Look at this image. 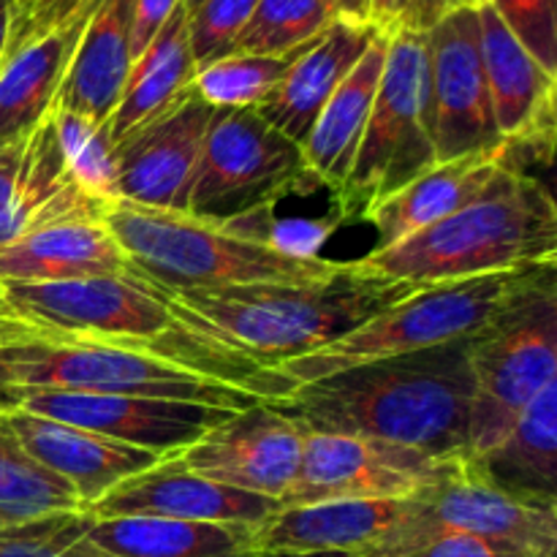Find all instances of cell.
Returning <instances> with one entry per match:
<instances>
[{
    "label": "cell",
    "mask_w": 557,
    "mask_h": 557,
    "mask_svg": "<svg viewBox=\"0 0 557 557\" xmlns=\"http://www.w3.org/2000/svg\"><path fill=\"white\" fill-rule=\"evenodd\" d=\"M462 462L522 504L557 506V381L539 392L498 444Z\"/></svg>",
    "instance_id": "d4e9b609"
},
{
    "label": "cell",
    "mask_w": 557,
    "mask_h": 557,
    "mask_svg": "<svg viewBox=\"0 0 557 557\" xmlns=\"http://www.w3.org/2000/svg\"><path fill=\"white\" fill-rule=\"evenodd\" d=\"M3 413L27 455L54 476L69 482L71 490L79 495L82 509H90L120 482L150 471L163 460L147 449H136L107 435L90 433V430L74 428L58 419L38 417L22 408H11Z\"/></svg>",
    "instance_id": "ffe728a7"
},
{
    "label": "cell",
    "mask_w": 557,
    "mask_h": 557,
    "mask_svg": "<svg viewBox=\"0 0 557 557\" xmlns=\"http://www.w3.org/2000/svg\"><path fill=\"white\" fill-rule=\"evenodd\" d=\"M337 20V0H259L232 52L288 54Z\"/></svg>",
    "instance_id": "1f68e13d"
},
{
    "label": "cell",
    "mask_w": 557,
    "mask_h": 557,
    "mask_svg": "<svg viewBox=\"0 0 557 557\" xmlns=\"http://www.w3.org/2000/svg\"><path fill=\"white\" fill-rule=\"evenodd\" d=\"M337 16L357 25H368V0H337Z\"/></svg>",
    "instance_id": "ee69618b"
},
{
    "label": "cell",
    "mask_w": 557,
    "mask_h": 557,
    "mask_svg": "<svg viewBox=\"0 0 557 557\" xmlns=\"http://www.w3.org/2000/svg\"><path fill=\"white\" fill-rule=\"evenodd\" d=\"M11 408H16L14 397H11L9 392H5L3 386H0V411H11Z\"/></svg>",
    "instance_id": "7dc6e473"
},
{
    "label": "cell",
    "mask_w": 557,
    "mask_h": 557,
    "mask_svg": "<svg viewBox=\"0 0 557 557\" xmlns=\"http://www.w3.org/2000/svg\"><path fill=\"white\" fill-rule=\"evenodd\" d=\"M446 533L498 539L539 557H555L557 506H533L490 487L466 462L408 498V511L375 557H406Z\"/></svg>",
    "instance_id": "8fae6325"
},
{
    "label": "cell",
    "mask_w": 557,
    "mask_h": 557,
    "mask_svg": "<svg viewBox=\"0 0 557 557\" xmlns=\"http://www.w3.org/2000/svg\"><path fill=\"white\" fill-rule=\"evenodd\" d=\"M270 212L272 210L253 212V215L223 223L221 228H226L234 237L281 250V253L299 256V259H315V256H321L326 239L343 226L335 212H332V218H315V221H275Z\"/></svg>",
    "instance_id": "d590c367"
},
{
    "label": "cell",
    "mask_w": 557,
    "mask_h": 557,
    "mask_svg": "<svg viewBox=\"0 0 557 557\" xmlns=\"http://www.w3.org/2000/svg\"><path fill=\"white\" fill-rule=\"evenodd\" d=\"M54 128H58L60 147H63L69 172L87 194L98 199L114 201V177H117V158L114 145L109 139L107 125L90 123L71 112H52Z\"/></svg>",
    "instance_id": "836d02e7"
},
{
    "label": "cell",
    "mask_w": 557,
    "mask_h": 557,
    "mask_svg": "<svg viewBox=\"0 0 557 557\" xmlns=\"http://www.w3.org/2000/svg\"><path fill=\"white\" fill-rule=\"evenodd\" d=\"M96 3L98 0H20L16 5H11L9 44H5L3 58L47 33L69 25L76 16L87 14Z\"/></svg>",
    "instance_id": "f35d334b"
},
{
    "label": "cell",
    "mask_w": 557,
    "mask_h": 557,
    "mask_svg": "<svg viewBox=\"0 0 557 557\" xmlns=\"http://www.w3.org/2000/svg\"><path fill=\"white\" fill-rule=\"evenodd\" d=\"M302 49L288 54L232 52L207 69L196 71L194 90L215 109H256L281 85Z\"/></svg>",
    "instance_id": "d6a6232c"
},
{
    "label": "cell",
    "mask_w": 557,
    "mask_h": 557,
    "mask_svg": "<svg viewBox=\"0 0 557 557\" xmlns=\"http://www.w3.org/2000/svg\"><path fill=\"white\" fill-rule=\"evenodd\" d=\"M9 25H11V0H0V63H3L5 44H9Z\"/></svg>",
    "instance_id": "f6af8a7d"
},
{
    "label": "cell",
    "mask_w": 557,
    "mask_h": 557,
    "mask_svg": "<svg viewBox=\"0 0 557 557\" xmlns=\"http://www.w3.org/2000/svg\"><path fill=\"white\" fill-rule=\"evenodd\" d=\"M476 16L493 120L509 163L515 169L549 163L555 150L557 76L522 47L487 0H476Z\"/></svg>",
    "instance_id": "9a60e30c"
},
{
    "label": "cell",
    "mask_w": 557,
    "mask_h": 557,
    "mask_svg": "<svg viewBox=\"0 0 557 557\" xmlns=\"http://www.w3.org/2000/svg\"><path fill=\"white\" fill-rule=\"evenodd\" d=\"M261 557H359V555H346V553H308V555H292V553H272Z\"/></svg>",
    "instance_id": "bcb514c9"
},
{
    "label": "cell",
    "mask_w": 557,
    "mask_h": 557,
    "mask_svg": "<svg viewBox=\"0 0 557 557\" xmlns=\"http://www.w3.org/2000/svg\"><path fill=\"white\" fill-rule=\"evenodd\" d=\"M411 0H368V25L381 36H392L403 27Z\"/></svg>",
    "instance_id": "7bdbcfd3"
},
{
    "label": "cell",
    "mask_w": 557,
    "mask_h": 557,
    "mask_svg": "<svg viewBox=\"0 0 557 557\" xmlns=\"http://www.w3.org/2000/svg\"><path fill=\"white\" fill-rule=\"evenodd\" d=\"M275 403L310 433L359 435L462 460L473 403L468 341L341 370Z\"/></svg>",
    "instance_id": "3957f363"
},
{
    "label": "cell",
    "mask_w": 557,
    "mask_h": 557,
    "mask_svg": "<svg viewBox=\"0 0 557 557\" xmlns=\"http://www.w3.org/2000/svg\"><path fill=\"white\" fill-rule=\"evenodd\" d=\"M430 123V44L428 33L400 27L386 36V60L373 109L346 183L335 199L341 223L364 218L435 166Z\"/></svg>",
    "instance_id": "52a82bcc"
},
{
    "label": "cell",
    "mask_w": 557,
    "mask_h": 557,
    "mask_svg": "<svg viewBox=\"0 0 557 557\" xmlns=\"http://www.w3.org/2000/svg\"><path fill=\"white\" fill-rule=\"evenodd\" d=\"M509 158L500 152H484V156H466L457 161L435 163L413 183L397 190L386 201H381L364 223L375 228V248L386 250L400 245L403 239L435 226L438 221L449 218L468 201L476 199L484 185L495 177Z\"/></svg>",
    "instance_id": "484cf974"
},
{
    "label": "cell",
    "mask_w": 557,
    "mask_h": 557,
    "mask_svg": "<svg viewBox=\"0 0 557 557\" xmlns=\"http://www.w3.org/2000/svg\"><path fill=\"white\" fill-rule=\"evenodd\" d=\"M302 444L305 428L297 419L277 403H256L172 457L196 476L281 504L297 479Z\"/></svg>",
    "instance_id": "5bb4252c"
},
{
    "label": "cell",
    "mask_w": 557,
    "mask_h": 557,
    "mask_svg": "<svg viewBox=\"0 0 557 557\" xmlns=\"http://www.w3.org/2000/svg\"><path fill=\"white\" fill-rule=\"evenodd\" d=\"M259 0H201L188 11V44L196 71L232 54Z\"/></svg>",
    "instance_id": "8d00e7d4"
},
{
    "label": "cell",
    "mask_w": 557,
    "mask_h": 557,
    "mask_svg": "<svg viewBox=\"0 0 557 557\" xmlns=\"http://www.w3.org/2000/svg\"><path fill=\"white\" fill-rule=\"evenodd\" d=\"M419 292L346 261L341 272L313 283L163 292L177 324L194 341L259 370L321 351L389 305Z\"/></svg>",
    "instance_id": "7a4b0ae2"
},
{
    "label": "cell",
    "mask_w": 557,
    "mask_h": 557,
    "mask_svg": "<svg viewBox=\"0 0 557 557\" xmlns=\"http://www.w3.org/2000/svg\"><path fill=\"white\" fill-rule=\"evenodd\" d=\"M375 36H379L375 27L337 16L294 58L281 85L256 107V112L283 136L302 145L324 103L362 60Z\"/></svg>",
    "instance_id": "7402d4cb"
},
{
    "label": "cell",
    "mask_w": 557,
    "mask_h": 557,
    "mask_svg": "<svg viewBox=\"0 0 557 557\" xmlns=\"http://www.w3.org/2000/svg\"><path fill=\"white\" fill-rule=\"evenodd\" d=\"M522 47L557 76V3L555 0H487Z\"/></svg>",
    "instance_id": "74e56055"
},
{
    "label": "cell",
    "mask_w": 557,
    "mask_h": 557,
    "mask_svg": "<svg viewBox=\"0 0 557 557\" xmlns=\"http://www.w3.org/2000/svg\"><path fill=\"white\" fill-rule=\"evenodd\" d=\"M96 9V5H92ZM90 11L16 49L0 63V145L30 134L52 117L60 82Z\"/></svg>",
    "instance_id": "f546056e"
},
{
    "label": "cell",
    "mask_w": 557,
    "mask_h": 557,
    "mask_svg": "<svg viewBox=\"0 0 557 557\" xmlns=\"http://www.w3.org/2000/svg\"><path fill=\"white\" fill-rule=\"evenodd\" d=\"M542 270L544 267H533V270L498 272V275L419 288L375 313L341 341L281 364L275 373L283 375L292 389H297L310 381L359 364L468 341L482 332Z\"/></svg>",
    "instance_id": "8992f818"
},
{
    "label": "cell",
    "mask_w": 557,
    "mask_h": 557,
    "mask_svg": "<svg viewBox=\"0 0 557 557\" xmlns=\"http://www.w3.org/2000/svg\"><path fill=\"white\" fill-rule=\"evenodd\" d=\"M557 259V207L547 185L504 166L476 199L386 250L354 259L362 270L417 288L533 270Z\"/></svg>",
    "instance_id": "277c9868"
},
{
    "label": "cell",
    "mask_w": 557,
    "mask_h": 557,
    "mask_svg": "<svg viewBox=\"0 0 557 557\" xmlns=\"http://www.w3.org/2000/svg\"><path fill=\"white\" fill-rule=\"evenodd\" d=\"M96 275H139L103 221H71L38 228L0 253V286Z\"/></svg>",
    "instance_id": "cb8c5ba5"
},
{
    "label": "cell",
    "mask_w": 557,
    "mask_h": 557,
    "mask_svg": "<svg viewBox=\"0 0 557 557\" xmlns=\"http://www.w3.org/2000/svg\"><path fill=\"white\" fill-rule=\"evenodd\" d=\"M430 44V123L435 161L500 152L509 158L493 120L476 3L457 5L428 30ZM511 166V163H509Z\"/></svg>",
    "instance_id": "4fadbf2b"
},
{
    "label": "cell",
    "mask_w": 557,
    "mask_h": 557,
    "mask_svg": "<svg viewBox=\"0 0 557 557\" xmlns=\"http://www.w3.org/2000/svg\"><path fill=\"white\" fill-rule=\"evenodd\" d=\"M384 60L386 36L379 33L362 60L351 69V74L332 92L310 134L299 145L310 177L330 188L332 196L346 183L354 158H357L359 141H362L364 125H368L370 109L375 101V90H379Z\"/></svg>",
    "instance_id": "83f0119b"
},
{
    "label": "cell",
    "mask_w": 557,
    "mask_h": 557,
    "mask_svg": "<svg viewBox=\"0 0 557 557\" xmlns=\"http://www.w3.org/2000/svg\"><path fill=\"white\" fill-rule=\"evenodd\" d=\"M201 0H183V5H185V11H194L196 5H199Z\"/></svg>",
    "instance_id": "c3c4849f"
},
{
    "label": "cell",
    "mask_w": 557,
    "mask_h": 557,
    "mask_svg": "<svg viewBox=\"0 0 557 557\" xmlns=\"http://www.w3.org/2000/svg\"><path fill=\"white\" fill-rule=\"evenodd\" d=\"M302 147L256 109H215L188 194V215L223 226L272 210L292 190L315 188Z\"/></svg>",
    "instance_id": "9c48e42d"
},
{
    "label": "cell",
    "mask_w": 557,
    "mask_h": 557,
    "mask_svg": "<svg viewBox=\"0 0 557 557\" xmlns=\"http://www.w3.org/2000/svg\"><path fill=\"white\" fill-rule=\"evenodd\" d=\"M131 25L134 0H98L60 82L58 112L79 114L98 125L109 123L134 69Z\"/></svg>",
    "instance_id": "603a6c76"
},
{
    "label": "cell",
    "mask_w": 557,
    "mask_h": 557,
    "mask_svg": "<svg viewBox=\"0 0 557 557\" xmlns=\"http://www.w3.org/2000/svg\"><path fill=\"white\" fill-rule=\"evenodd\" d=\"M0 557H114L87 539L82 511L49 515L0 531Z\"/></svg>",
    "instance_id": "e575fe53"
},
{
    "label": "cell",
    "mask_w": 557,
    "mask_h": 557,
    "mask_svg": "<svg viewBox=\"0 0 557 557\" xmlns=\"http://www.w3.org/2000/svg\"><path fill=\"white\" fill-rule=\"evenodd\" d=\"M103 223L131 264L161 292L259 286V283H313L335 275L346 261L299 259L234 237L226 228L196 221L188 212L112 201Z\"/></svg>",
    "instance_id": "5b68a950"
},
{
    "label": "cell",
    "mask_w": 557,
    "mask_h": 557,
    "mask_svg": "<svg viewBox=\"0 0 557 557\" xmlns=\"http://www.w3.org/2000/svg\"><path fill=\"white\" fill-rule=\"evenodd\" d=\"M194 79L196 63L188 44V11L180 5L152 38L150 47L134 60L123 98L107 123L112 145L117 147L183 101L194 90Z\"/></svg>",
    "instance_id": "f1b7e54d"
},
{
    "label": "cell",
    "mask_w": 557,
    "mask_h": 557,
    "mask_svg": "<svg viewBox=\"0 0 557 557\" xmlns=\"http://www.w3.org/2000/svg\"><path fill=\"white\" fill-rule=\"evenodd\" d=\"M16 3H20V0H11V5H16Z\"/></svg>",
    "instance_id": "681fc988"
},
{
    "label": "cell",
    "mask_w": 557,
    "mask_h": 557,
    "mask_svg": "<svg viewBox=\"0 0 557 557\" xmlns=\"http://www.w3.org/2000/svg\"><path fill=\"white\" fill-rule=\"evenodd\" d=\"M0 386L14 403L25 392L52 389L158 397L226 411L292 395V384L275 370L223 357L194 341L183 326L163 341H87L30 332L5 308L0 321Z\"/></svg>",
    "instance_id": "6da1fadb"
},
{
    "label": "cell",
    "mask_w": 557,
    "mask_h": 557,
    "mask_svg": "<svg viewBox=\"0 0 557 557\" xmlns=\"http://www.w3.org/2000/svg\"><path fill=\"white\" fill-rule=\"evenodd\" d=\"M16 408L107 435L120 444L172 457L205 438L234 411L183 400L134 395H87V392H25Z\"/></svg>",
    "instance_id": "2e32d148"
},
{
    "label": "cell",
    "mask_w": 557,
    "mask_h": 557,
    "mask_svg": "<svg viewBox=\"0 0 557 557\" xmlns=\"http://www.w3.org/2000/svg\"><path fill=\"white\" fill-rule=\"evenodd\" d=\"M82 509L69 482L33 460L0 411V531Z\"/></svg>",
    "instance_id": "4dcf8cb0"
},
{
    "label": "cell",
    "mask_w": 557,
    "mask_h": 557,
    "mask_svg": "<svg viewBox=\"0 0 557 557\" xmlns=\"http://www.w3.org/2000/svg\"><path fill=\"white\" fill-rule=\"evenodd\" d=\"M85 533L114 557H261L259 525L169 520V517H92L82 511Z\"/></svg>",
    "instance_id": "4316f807"
},
{
    "label": "cell",
    "mask_w": 557,
    "mask_h": 557,
    "mask_svg": "<svg viewBox=\"0 0 557 557\" xmlns=\"http://www.w3.org/2000/svg\"><path fill=\"white\" fill-rule=\"evenodd\" d=\"M183 5V0H134V25H131V58H139L152 38L158 36L169 16Z\"/></svg>",
    "instance_id": "60d3db41"
},
{
    "label": "cell",
    "mask_w": 557,
    "mask_h": 557,
    "mask_svg": "<svg viewBox=\"0 0 557 557\" xmlns=\"http://www.w3.org/2000/svg\"><path fill=\"white\" fill-rule=\"evenodd\" d=\"M473 403L462 460L498 444L539 392L557 381V275L544 267L482 332L468 337Z\"/></svg>",
    "instance_id": "ba28073f"
},
{
    "label": "cell",
    "mask_w": 557,
    "mask_h": 557,
    "mask_svg": "<svg viewBox=\"0 0 557 557\" xmlns=\"http://www.w3.org/2000/svg\"><path fill=\"white\" fill-rule=\"evenodd\" d=\"M0 302L16 324L41 335L147 343L180 330L161 288L141 275L0 286Z\"/></svg>",
    "instance_id": "30bf717a"
},
{
    "label": "cell",
    "mask_w": 557,
    "mask_h": 557,
    "mask_svg": "<svg viewBox=\"0 0 557 557\" xmlns=\"http://www.w3.org/2000/svg\"><path fill=\"white\" fill-rule=\"evenodd\" d=\"M109 201L87 194L69 172L54 120L0 145V253L38 228L103 221Z\"/></svg>",
    "instance_id": "e0dca14e"
},
{
    "label": "cell",
    "mask_w": 557,
    "mask_h": 557,
    "mask_svg": "<svg viewBox=\"0 0 557 557\" xmlns=\"http://www.w3.org/2000/svg\"><path fill=\"white\" fill-rule=\"evenodd\" d=\"M406 557H539L536 553L498 539L471 536V533H446L430 539L424 547L413 549Z\"/></svg>",
    "instance_id": "ab89813d"
},
{
    "label": "cell",
    "mask_w": 557,
    "mask_h": 557,
    "mask_svg": "<svg viewBox=\"0 0 557 557\" xmlns=\"http://www.w3.org/2000/svg\"><path fill=\"white\" fill-rule=\"evenodd\" d=\"M460 460L386 441L305 430L302 462L281 509L326 500H406L449 476Z\"/></svg>",
    "instance_id": "7c38bea8"
},
{
    "label": "cell",
    "mask_w": 557,
    "mask_h": 557,
    "mask_svg": "<svg viewBox=\"0 0 557 557\" xmlns=\"http://www.w3.org/2000/svg\"><path fill=\"white\" fill-rule=\"evenodd\" d=\"M281 504L196 476L163 457L156 468L120 482L112 493L85 509L92 517H169V520L264 525Z\"/></svg>",
    "instance_id": "d6986e66"
},
{
    "label": "cell",
    "mask_w": 557,
    "mask_h": 557,
    "mask_svg": "<svg viewBox=\"0 0 557 557\" xmlns=\"http://www.w3.org/2000/svg\"><path fill=\"white\" fill-rule=\"evenodd\" d=\"M468 3H476V0H411L403 27L428 33L441 16L449 14V11L457 9V5H468Z\"/></svg>",
    "instance_id": "b9f144b4"
},
{
    "label": "cell",
    "mask_w": 557,
    "mask_h": 557,
    "mask_svg": "<svg viewBox=\"0 0 557 557\" xmlns=\"http://www.w3.org/2000/svg\"><path fill=\"white\" fill-rule=\"evenodd\" d=\"M215 107L196 90L114 147V201L188 212V194Z\"/></svg>",
    "instance_id": "ac0fdd59"
},
{
    "label": "cell",
    "mask_w": 557,
    "mask_h": 557,
    "mask_svg": "<svg viewBox=\"0 0 557 557\" xmlns=\"http://www.w3.org/2000/svg\"><path fill=\"white\" fill-rule=\"evenodd\" d=\"M408 511L406 500H326L277 509L256 531L261 555L346 553L375 557Z\"/></svg>",
    "instance_id": "44dd1931"
}]
</instances>
